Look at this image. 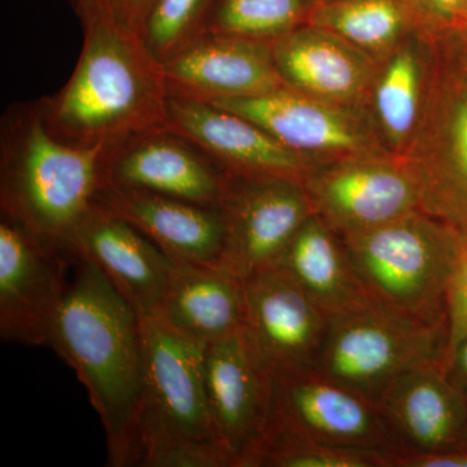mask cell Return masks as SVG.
Here are the masks:
<instances>
[{"label": "cell", "mask_w": 467, "mask_h": 467, "mask_svg": "<svg viewBox=\"0 0 467 467\" xmlns=\"http://www.w3.org/2000/svg\"><path fill=\"white\" fill-rule=\"evenodd\" d=\"M73 264L48 347L84 384L106 431L109 465L140 466V315L94 264L75 256Z\"/></svg>", "instance_id": "6da1fadb"}, {"label": "cell", "mask_w": 467, "mask_h": 467, "mask_svg": "<svg viewBox=\"0 0 467 467\" xmlns=\"http://www.w3.org/2000/svg\"><path fill=\"white\" fill-rule=\"evenodd\" d=\"M81 21L84 48L75 72L55 97L41 99L51 130L77 146L112 149L164 129L167 79L140 33L115 14Z\"/></svg>", "instance_id": "7a4b0ae2"}, {"label": "cell", "mask_w": 467, "mask_h": 467, "mask_svg": "<svg viewBox=\"0 0 467 467\" xmlns=\"http://www.w3.org/2000/svg\"><path fill=\"white\" fill-rule=\"evenodd\" d=\"M109 150L58 138L42 100L11 107L0 140L3 216L67 251L70 234L106 183Z\"/></svg>", "instance_id": "3957f363"}, {"label": "cell", "mask_w": 467, "mask_h": 467, "mask_svg": "<svg viewBox=\"0 0 467 467\" xmlns=\"http://www.w3.org/2000/svg\"><path fill=\"white\" fill-rule=\"evenodd\" d=\"M143 396L140 466L233 467L209 409L204 344L159 315L140 316Z\"/></svg>", "instance_id": "277c9868"}, {"label": "cell", "mask_w": 467, "mask_h": 467, "mask_svg": "<svg viewBox=\"0 0 467 467\" xmlns=\"http://www.w3.org/2000/svg\"><path fill=\"white\" fill-rule=\"evenodd\" d=\"M340 238L371 303L423 324L447 325L463 232L417 211Z\"/></svg>", "instance_id": "5b68a950"}, {"label": "cell", "mask_w": 467, "mask_h": 467, "mask_svg": "<svg viewBox=\"0 0 467 467\" xmlns=\"http://www.w3.org/2000/svg\"><path fill=\"white\" fill-rule=\"evenodd\" d=\"M427 72L422 109L402 159L420 184L422 211L467 232V32L422 34Z\"/></svg>", "instance_id": "8992f818"}, {"label": "cell", "mask_w": 467, "mask_h": 467, "mask_svg": "<svg viewBox=\"0 0 467 467\" xmlns=\"http://www.w3.org/2000/svg\"><path fill=\"white\" fill-rule=\"evenodd\" d=\"M447 325H429L374 303L330 318L316 371L378 401L402 374L439 362Z\"/></svg>", "instance_id": "52a82bcc"}, {"label": "cell", "mask_w": 467, "mask_h": 467, "mask_svg": "<svg viewBox=\"0 0 467 467\" xmlns=\"http://www.w3.org/2000/svg\"><path fill=\"white\" fill-rule=\"evenodd\" d=\"M211 104L250 119L316 167L392 153L371 113L335 106L290 88Z\"/></svg>", "instance_id": "ba28073f"}, {"label": "cell", "mask_w": 467, "mask_h": 467, "mask_svg": "<svg viewBox=\"0 0 467 467\" xmlns=\"http://www.w3.org/2000/svg\"><path fill=\"white\" fill-rule=\"evenodd\" d=\"M73 256L16 221H0V337L48 346L70 279Z\"/></svg>", "instance_id": "9c48e42d"}, {"label": "cell", "mask_w": 467, "mask_h": 467, "mask_svg": "<svg viewBox=\"0 0 467 467\" xmlns=\"http://www.w3.org/2000/svg\"><path fill=\"white\" fill-rule=\"evenodd\" d=\"M303 184L313 214L339 236L422 211L416 175L393 153L319 165Z\"/></svg>", "instance_id": "30bf717a"}, {"label": "cell", "mask_w": 467, "mask_h": 467, "mask_svg": "<svg viewBox=\"0 0 467 467\" xmlns=\"http://www.w3.org/2000/svg\"><path fill=\"white\" fill-rule=\"evenodd\" d=\"M212 420L233 467H251L275 417V377L244 327L205 347Z\"/></svg>", "instance_id": "8fae6325"}, {"label": "cell", "mask_w": 467, "mask_h": 467, "mask_svg": "<svg viewBox=\"0 0 467 467\" xmlns=\"http://www.w3.org/2000/svg\"><path fill=\"white\" fill-rule=\"evenodd\" d=\"M218 211L223 223L218 265L241 279L273 265L313 214L303 183L234 175Z\"/></svg>", "instance_id": "7c38bea8"}, {"label": "cell", "mask_w": 467, "mask_h": 467, "mask_svg": "<svg viewBox=\"0 0 467 467\" xmlns=\"http://www.w3.org/2000/svg\"><path fill=\"white\" fill-rule=\"evenodd\" d=\"M273 420L313 441L386 454L401 450L376 401L317 371L275 377Z\"/></svg>", "instance_id": "4fadbf2b"}, {"label": "cell", "mask_w": 467, "mask_h": 467, "mask_svg": "<svg viewBox=\"0 0 467 467\" xmlns=\"http://www.w3.org/2000/svg\"><path fill=\"white\" fill-rule=\"evenodd\" d=\"M243 284L245 333L275 377L315 371L330 318L275 266Z\"/></svg>", "instance_id": "5bb4252c"}, {"label": "cell", "mask_w": 467, "mask_h": 467, "mask_svg": "<svg viewBox=\"0 0 467 467\" xmlns=\"http://www.w3.org/2000/svg\"><path fill=\"white\" fill-rule=\"evenodd\" d=\"M165 129L198 146L234 177L304 183L316 168L259 125L207 101L171 95Z\"/></svg>", "instance_id": "9a60e30c"}, {"label": "cell", "mask_w": 467, "mask_h": 467, "mask_svg": "<svg viewBox=\"0 0 467 467\" xmlns=\"http://www.w3.org/2000/svg\"><path fill=\"white\" fill-rule=\"evenodd\" d=\"M230 181L232 175L204 150L165 128L130 138L107 153L106 183L202 207L220 208Z\"/></svg>", "instance_id": "2e32d148"}, {"label": "cell", "mask_w": 467, "mask_h": 467, "mask_svg": "<svg viewBox=\"0 0 467 467\" xmlns=\"http://www.w3.org/2000/svg\"><path fill=\"white\" fill-rule=\"evenodd\" d=\"M94 264L140 316L158 312L173 260L134 226L94 202L67 242Z\"/></svg>", "instance_id": "e0dca14e"}, {"label": "cell", "mask_w": 467, "mask_h": 467, "mask_svg": "<svg viewBox=\"0 0 467 467\" xmlns=\"http://www.w3.org/2000/svg\"><path fill=\"white\" fill-rule=\"evenodd\" d=\"M272 52L285 88L371 113V95L382 61L309 24L272 42Z\"/></svg>", "instance_id": "ac0fdd59"}, {"label": "cell", "mask_w": 467, "mask_h": 467, "mask_svg": "<svg viewBox=\"0 0 467 467\" xmlns=\"http://www.w3.org/2000/svg\"><path fill=\"white\" fill-rule=\"evenodd\" d=\"M169 95L207 101L259 97L285 88L272 42L204 33L162 64Z\"/></svg>", "instance_id": "d6986e66"}, {"label": "cell", "mask_w": 467, "mask_h": 467, "mask_svg": "<svg viewBox=\"0 0 467 467\" xmlns=\"http://www.w3.org/2000/svg\"><path fill=\"white\" fill-rule=\"evenodd\" d=\"M401 454L435 453L459 447L467 425V395L439 362L402 374L377 401Z\"/></svg>", "instance_id": "ffe728a7"}, {"label": "cell", "mask_w": 467, "mask_h": 467, "mask_svg": "<svg viewBox=\"0 0 467 467\" xmlns=\"http://www.w3.org/2000/svg\"><path fill=\"white\" fill-rule=\"evenodd\" d=\"M95 202L122 218L171 259L220 264L223 223L217 208L106 183Z\"/></svg>", "instance_id": "44dd1931"}, {"label": "cell", "mask_w": 467, "mask_h": 467, "mask_svg": "<svg viewBox=\"0 0 467 467\" xmlns=\"http://www.w3.org/2000/svg\"><path fill=\"white\" fill-rule=\"evenodd\" d=\"M173 260L160 317L196 342H220L244 327V284L218 264Z\"/></svg>", "instance_id": "7402d4cb"}, {"label": "cell", "mask_w": 467, "mask_h": 467, "mask_svg": "<svg viewBox=\"0 0 467 467\" xmlns=\"http://www.w3.org/2000/svg\"><path fill=\"white\" fill-rule=\"evenodd\" d=\"M328 318L370 303L350 265L342 238L312 214L273 265Z\"/></svg>", "instance_id": "603a6c76"}, {"label": "cell", "mask_w": 467, "mask_h": 467, "mask_svg": "<svg viewBox=\"0 0 467 467\" xmlns=\"http://www.w3.org/2000/svg\"><path fill=\"white\" fill-rule=\"evenodd\" d=\"M427 72L425 36L411 33L382 63L373 95L371 116L384 143L395 155L402 156L416 130Z\"/></svg>", "instance_id": "cb8c5ba5"}, {"label": "cell", "mask_w": 467, "mask_h": 467, "mask_svg": "<svg viewBox=\"0 0 467 467\" xmlns=\"http://www.w3.org/2000/svg\"><path fill=\"white\" fill-rule=\"evenodd\" d=\"M308 24L340 36L378 61L417 32L408 0H322L310 9Z\"/></svg>", "instance_id": "d4e9b609"}, {"label": "cell", "mask_w": 467, "mask_h": 467, "mask_svg": "<svg viewBox=\"0 0 467 467\" xmlns=\"http://www.w3.org/2000/svg\"><path fill=\"white\" fill-rule=\"evenodd\" d=\"M315 0H213L205 33L275 42L306 26Z\"/></svg>", "instance_id": "484cf974"}, {"label": "cell", "mask_w": 467, "mask_h": 467, "mask_svg": "<svg viewBox=\"0 0 467 467\" xmlns=\"http://www.w3.org/2000/svg\"><path fill=\"white\" fill-rule=\"evenodd\" d=\"M251 467H392V459L378 451L313 441L272 420Z\"/></svg>", "instance_id": "4316f807"}, {"label": "cell", "mask_w": 467, "mask_h": 467, "mask_svg": "<svg viewBox=\"0 0 467 467\" xmlns=\"http://www.w3.org/2000/svg\"><path fill=\"white\" fill-rule=\"evenodd\" d=\"M213 0H155L140 36L152 57L164 64L205 33Z\"/></svg>", "instance_id": "83f0119b"}, {"label": "cell", "mask_w": 467, "mask_h": 467, "mask_svg": "<svg viewBox=\"0 0 467 467\" xmlns=\"http://www.w3.org/2000/svg\"><path fill=\"white\" fill-rule=\"evenodd\" d=\"M447 333L448 344L445 356L461 340L467 337V232L463 233L459 259L448 288Z\"/></svg>", "instance_id": "f1b7e54d"}, {"label": "cell", "mask_w": 467, "mask_h": 467, "mask_svg": "<svg viewBox=\"0 0 467 467\" xmlns=\"http://www.w3.org/2000/svg\"><path fill=\"white\" fill-rule=\"evenodd\" d=\"M417 32L432 34L459 24L467 0H408Z\"/></svg>", "instance_id": "f546056e"}, {"label": "cell", "mask_w": 467, "mask_h": 467, "mask_svg": "<svg viewBox=\"0 0 467 467\" xmlns=\"http://www.w3.org/2000/svg\"><path fill=\"white\" fill-rule=\"evenodd\" d=\"M393 467H467V447L425 454H400L393 461Z\"/></svg>", "instance_id": "4dcf8cb0"}, {"label": "cell", "mask_w": 467, "mask_h": 467, "mask_svg": "<svg viewBox=\"0 0 467 467\" xmlns=\"http://www.w3.org/2000/svg\"><path fill=\"white\" fill-rule=\"evenodd\" d=\"M155 0H112L116 17L124 26L140 33Z\"/></svg>", "instance_id": "1f68e13d"}, {"label": "cell", "mask_w": 467, "mask_h": 467, "mask_svg": "<svg viewBox=\"0 0 467 467\" xmlns=\"http://www.w3.org/2000/svg\"><path fill=\"white\" fill-rule=\"evenodd\" d=\"M442 368L448 379L467 395V337L448 352Z\"/></svg>", "instance_id": "d6a6232c"}, {"label": "cell", "mask_w": 467, "mask_h": 467, "mask_svg": "<svg viewBox=\"0 0 467 467\" xmlns=\"http://www.w3.org/2000/svg\"><path fill=\"white\" fill-rule=\"evenodd\" d=\"M72 3L81 18L95 14H115L112 0H72Z\"/></svg>", "instance_id": "836d02e7"}, {"label": "cell", "mask_w": 467, "mask_h": 467, "mask_svg": "<svg viewBox=\"0 0 467 467\" xmlns=\"http://www.w3.org/2000/svg\"><path fill=\"white\" fill-rule=\"evenodd\" d=\"M456 26L462 27V29H465L467 32V5L465 9H463L462 15H461L459 24H457Z\"/></svg>", "instance_id": "e575fe53"}, {"label": "cell", "mask_w": 467, "mask_h": 467, "mask_svg": "<svg viewBox=\"0 0 467 467\" xmlns=\"http://www.w3.org/2000/svg\"><path fill=\"white\" fill-rule=\"evenodd\" d=\"M461 445H466L467 447V425L465 429V434H463L462 442H461Z\"/></svg>", "instance_id": "d590c367"}, {"label": "cell", "mask_w": 467, "mask_h": 467, "mask_svg": "<svg viewBox=\"0 0 467 467\" xmlns=\"http://www.w3.org/2000/svg\"><path fill=\"white\" fill-rule=\"evenodd\" d=\"M322 2V0H315V3Z\"/></svg>", "instance_id": "8d00e7d4"}]
</instances>
